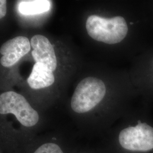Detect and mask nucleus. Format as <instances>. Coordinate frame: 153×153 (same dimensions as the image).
I'll list each match as a JSON object with an SVG mask.
<instances>
[{
    "instance_id": "obj_4",
    "label": "nucleus",
    "mask_w": 153,
    "mask_h": 153,
    "mask_svg": "<svg viewBox=\"0 0 153 153\" xmlns=\"http://www.w3.org/2000/svg\"><path fill=\"white\" fill-rule=\"evenodd\" d=\"M123 148L137 152H147L153 149V128L138 121L136 126H129L121 131L119 137Z\"/></svg>"
},
{
    "instance_id": "obj_7",
    "label": "nucleus",
    "mask_w": 153,
    "mask_h": 153,
    "mask_svg": "<svg viewBox=\"0 0 153 153\" xmlns=\"http://www.w3.org/2000/svg\"><path fill=\"white\" fill-rule=\"evenodd\" d=\"M55 82L53 71L43 63L36 62L28 78L29 86L33 89H40L49 87Z\"/></svg>"
},
{
    "instance_id": "obj_1",
    "label": "nucleus",
    "mask_w": 153,
    "mask_h": 153,
    "mask_svg": "<svg viewBox=\"0 0 153 153\" xmlns=\"http://www.w3.org/2000/svg\"><path fill=\"white\" fill-rule=\"evenodd\" d=\"M86 28L91 38L109 44L121 42L128 31L126 19L121 16L106 18L93 15L88 18Z\"/></svg>"
},
{
    "instance_id": "obj_11",
    "label": "nucleus",
    "mask_w": 153,
    "mask_h": 153,
    "mask_svg": "<svg viewBox=\"0 0 153 153\" xmlns=\"http://www.w3.org/2000/svg\"><path fill=\"white\" fill-rule=\"evenodd\" d=\"M131 25H133V22H131Z\"/></svg>"
},
{
    "instance_id": "obj_3",
    "label": "nucleus",
    "mask_w": 153,
    "mask_h": 153,
    "mask_svg": "<svg viewBox=\"0 0 153 153\" xmlns=\"http://www.w3.org/2000/svg\"><path fill=\"white\" fill-rule=\"evenodd\" d=\"M0 113L12 114L23 126L31 127L38 122V112L33 109L22 95L14 91H7L0 95Z\"/></svg>"
},
{
    "instance_id": "obj_6",
    "label": "nucleus",
    "mask_w": 153,
    "mask_h": 153,
    "mask_svg": "<svg viewBox=\"0 0 153 153\" xmlns=\"http://www.w3.org/2000/svg\"><path fill=\"white\" fill-rule=\"evenodd\" d=\"M33 48L32 55L36 62L43 63L51 71H55L57 67V59L53 45L49 40L42 35H34L31 39Z\"/></svg>"
},
{
    "instance_id": "obj_10",
    "label": "nucleus",
    "mask_w": 153,
    "mask_h": 153,
    "mask_svg": "<svg viewBox=\"0 0 153 153\" xmlns=\"http://www.w3.org/2000/svg\"><path fill=\"white\" fill-rule=\"evenodd\" d=\"M6 1L1 0L0 1V18L2 19L5 16L6 14Z\"/></svg>"
},
{
    "instance_id": "obj_5",
    "label": "nucleus",
    "mask_w": 153,
    "mask_h": 153,
    "mask_svg": "<svg viewBox=\"0 0 153 153\" xmlns=\"http://www.w3.org/2000/svg\"><path fill=\"white\" fill-rule=\"evenodd\" d=\"M31 43L25 36H17L7 41L1 47V64L11 67L29 52Z\"/></svg>"
},
{
    "instance_id": "obj_9",
    "label": "nucleus",
    "mask_w": 153,
    "mask_h": 153,
    "mask_svg": "<svg viewBox=\"0 0 153 153\" xmlns=\"http://www.w3.org/2000/svg\"><path fill=\"white\" fill-rule=\"evenodd\" d=\"M34 153H64L61 148L53 143H47L42 145Z\"/></svg>"
},
{
    "instance_id": "obj_2",
    "label": "nucleus",
    "mask_w": 153,
    "mask_h": 153,
    "mask_svg": "<svg viewBox=\"0 0 153 153\" xmlns=\"http://www.w3.org/2000/svg\"><path fill=\"white\" fill-rule=\"evenodd\" d=\"M106 93L104 82L95 77H87L77 85L71 100V107L76 113H85L102 100Z\"/></svg>"
},
{
    "instance_id": "obj_8",
    "label": "nucleus",
    "mask_w": 153,
    "mask_h": 153,
    "mask_svg": "<svg viewBox=\"0 0 153 153\" xmlns=\"http://www.w3.org/2000/svg\"><path fill=\"white\" fill-rule=\"evenodd\" d=\"M51 3L47 0L22 1L18 7L19 12L23 15H35L48 11Z\"/></svg>"
}]
</instances>
